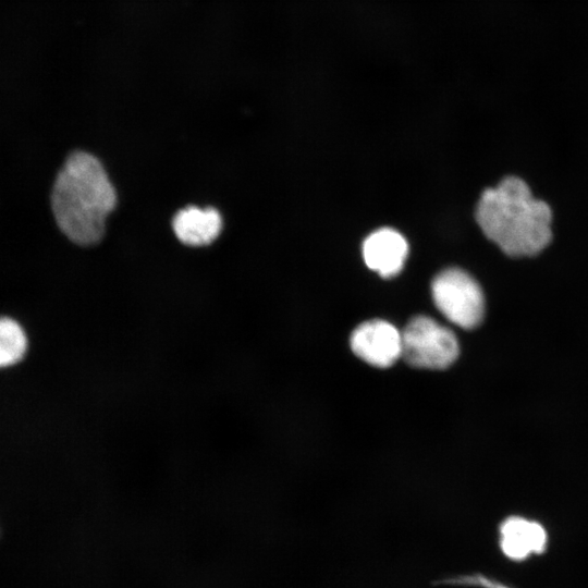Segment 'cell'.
<instances>
[{
    "instance_id": "obj_1",
    "label": "cell",
    "mask_w": 588,
    "mask_h": 588,
    "mask_svg": "<svg viewBox=\"0 0 588 588\" xmlns=\"http://www.w3.org/2000/svg\"><path fill=\"white\" fill-rule=\"evenodd\" d=\"M117 194L100 161L85 151L71 154L51 191V209L60 230L78 245L98 243Z\"/></svg>"
},
{
    "instance_id": "obj_2",
    "label": "cell",
    "mask_w": 588,
    "mask_h": 588,
    "mask_svg": "<svg viewBox=\"0 0 588 588\" xmlns=\"http://www.w3.org/2000/svg\"><path fill=\"white\" fill-rule=\"evenodd\" d=\"M476 220L483 234L511 257L537 255L552 237L551 208L517 176H507L481 193Z\"/></svg>"
},
{
    "instance_id": "obj_3",
    "label": "cell",
    "mask_w": 588,
    "mask_h": 588,
    "mask_svg": "<svg viewBox=\"0 0 588 588\" xmlns=\"http://www.w3.org/2000/svg\"><path fill=\"white\" fill-rule=\"evenodd\" d=\"M456 335L431 317H414L402 331V357L415 368L441 370L458 357Z\"/></svg>"
},
{
    "instance_id": "obj_4",
    "label": "cell",
    "mask_w": 588,
    "mask_h": 588,
    "mask_svg": "<svg viewBox=\"0 0 588 588\" xmlns=\"http://www.w3.org/2000/svg\"><path fill=\"white\" fill-rule=\"evenodd\" d=\"M432 299L438 310L463 329L479 326L485 316V296L478 282L460 268L439 272L431 283Z\"/></svg>"
},
{
    "instance_id": "obj_5",
    "label": "cell",
    "mask_w": 588,
    "mask_h": 588,
    "mask_svg": "<svg viewBox=\"0 0 588 588\" xmlns=\"http://www.w3.org/2000/svg\"><path fill=\"white\" fill-rule=\"evenodd\" d=\"M350 345L365 363L388 368L402 357V332L385 320H368L354 329Z\"/></svg>"
},
{
    "instance_id": "obj_6",
    "label": "cell",
    "mask_w": 588,
    "mask_h": 588,
    "mask_svg": "<svg viewBox=\"0 0 588 588\" xmlns=\"http://www.w3.org/2000/svg\"><path fill=\"white\" fill-rule=\"evenodd\" d=\"M407 254L406 240L391 228H381L372 232L363 244L366 265L383 278L396 275L403 269Z\"/></svg>"
},
{
    "instance_id": "obj_7",
    "label": "cell",
    "mask_w": 588,
    "mask_h": 588,
    "mask_svg": "<svg viewBox=\"0 0 588 588\" xmlns=\"http://www.w3.org/2000/svg\"><path fill=\"white\" fill-rule=\"evenodd\" d=\"M548 537L537 522L519 516L506 518L500 527V547L511 560L522 561L544 551Z\"/></svg>"
},
{
    "instance_id": "obj_8",
    "label": "cell",
    "mask_w": 588,
    "mask_h": 588,
    "mask_svg": "<svg viewBox=\"0 0 588 588\" xmlns=\"http://www.w3.org/2000/svg\"><path fill=\"white\" fill-rule=\"evenodd\" d=\"M176 237L191 246L212 243L222 230V218L215 208L189 206L176 212L172 220Z\"/></svg>"
},
{
    "instance_id": "obj_9",
    "label": "cell",
    "mask_w": 588,
    "mask_h": 588,
    "mask_svg": "<svg viewBox=\"0 0 588 588\" xmlns=\"http://www.w3.org/2000/svg\"><path fill=\"white\" fill-rule=\"evenodd\" d=\"M27 350V336L14 319L0 317V368L13 366L22 360Z\"/></svg>"
}]
</instances>
